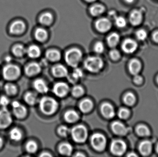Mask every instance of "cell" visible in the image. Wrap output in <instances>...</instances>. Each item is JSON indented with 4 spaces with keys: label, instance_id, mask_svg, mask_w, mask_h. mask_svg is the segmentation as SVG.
Returning <instances> with one entry per match:
<instances>
[{
    "label": "cell",
    "instance_id": "cell-41",
    "mask_svg": "<svg viewBox=\"0 0 158 157\" xmlns=\"http://www.w3.org/2000/svg\"><path fill=\"white\" fill-rule=\"evenodd\" d=\"M130 111L127 109L121 108L118 112V117L121 119H126L130 115Z\"/></svg>",
    "mask_w": 158,
    "mask_h": 157
},
{
    "label": "cell",
    "instance_id": "cell-33",
    "mask_svg": "<svg viewBox=\"0 0 158 157\" xmlns=\"http://www.w3.org/2000/svg\"><path fill=\"white\" fill-rule=\"evenodd\" d=\"M136 132L138 135L142 136H147L150 134L148 128L144 125H140L136 128Z\"/></svg>",
    "mask_w": 158,
    "mask_h": 157
},
{
    "label": "cell",
    "instance_id": "cell-52",
    "mask_svg": "<svg viewBox=\"0 0 158 157\" xmlns=\"http://www.w3.org/2000/svg\"><path fill=\"white\" fill-rule=\"evenodd\" d=\"M128 156L129 157H136L137 156V155H135V154H134V153H131V154H129V155H128Z\"/></svg>",
    "mask_w": 158,
    "mask_h": 157
},
{
    "label": "cell",
    "instance_id": "cell-12",
    "mask_svg": "<svg viewBox=\"0 0 158 157\" xmlns=\"http://www.w3.org/2000/svg\"><path fill=\"white\" fill-rule=\"evenodd\" d=\"M138 47V44L135 41L131 39L125 40L123 43L122 48L124 52L132 53L135 52Z\"/></svg>",
    "mask_w": 158,
    "mask_h": 157
},
{
    "label": "cell",
    "instance_id": "cell-1",
    "mask_svg": "<svg viewBox=\"0 0 158 157\" xmlns=\"http://www.w3.org/2000/svg\"><path fill=\"white\" fill-rule=\"evenodd\" d=\"M58 107L57 101L48 97H44L40 101V107L43 113L46 115H51L56 111Z\"/></svg>",
    "mask_w": 158,
    "mask_h": 157
},
{
    "label": "cell",
    "instance_id": "cell-37",
    "mask_svg": "<svg viewBox=\"0 0 158 157\" xmlns=\"http://www.w3.org/2000/svg\"><path fill=\"white\" fill-rule=\"evenodd\" d=\"M26 150L30 154H33L37 151L38 149V145L35 142L33 141H30L26 145Z\"/></svg>",
    "mask_w": 158,
    "mask_h": 157
},
{
    "label": "cell",
    "instance_id": "cell-56",
    "mask_svg": "<svg viewBox=\"0 0 158 157\" xmlns=\"http://www.w3.org/2000/svg\"><path fill=\"white\" fill-rule=\"evenodd\" d=\"M86 2H94L96 0H85Z\"/></svg>",
    "mask_w": 158,
    "mask_h": 157
},
{
    "label": "cell",
    "instance_id": "cell-21",
    "mask_svg": "<svg viewBox=\"0 0 158 157\" xmlns=\"http://www.w3.org/2000/svg\"><path fill=\"white\" fill-rule=\"evenodd\" d=\"M141 67H142V65L141 63L136 59H133L130 62L129 69L131 73L134 75L138 74L141 70Z\"/></svg>",
    "mask_w": 158,
    "mask_h": 157
},
{
    "label": "cell",
    "instance_id": "cell-47",
    "mask_svg": "<svg viewBox=\"0 0 158 157\" xmlns=\"http://www.w3.org/2000/svg\"><path fill=\"white\" fill-rule=\"evenodd\" d=\"M134 82L136 84H140L143 82V78L142 77L138 75H135L134 78Z\"/></svg>",
    "mask_w": 158,
    "mask_h": 157
},
{
    "label": "cell",
    "instance_id": "cell-24",
    "mask_svg": "<svg viewBox=\"0 0 158 157\" xmlns=\"http://www.w3.org/2000/svg\"><path fill=\"white\" fill-rule=\"evenodd\" d=\"M93 107L92 101L89 99H85L80 103L79 108L81 111L84 113L89 112Z\"/></svg>",
    "mask_w": 158,
    "mask_h": 157
},
{
    "label": "cell",
    "instance_id": "cell-23",
    "mask_svg": "<svg viewBox=\"0 0 158 157\" xmlns=\"http://www.w3.org/2000/svg\"><path fill=\"white\" fill-rule=\"evenodd\" d=\"M46 58L52 61H57L61 58V54L56 50H49L46 53Z\"/></svg>",
    "mask_w": 158,
    "mask_h": 157
},
{
    "label": "cell",
    "instance_id": "cell-31",
    "mask_svg": "<svg viewBox=\"0 0 158 157\" xmlns=\"http://www.w3.org/2000/svg\"><path fill=\"white\" fill-rule=\"evenodd\" d=\"M40 21L42 25H50L53 21V15L50 13H44L41 16Z\"/></svg>",
    "mask_w": 158,
    "mask_h": 157
},
{
    "label": "cell",
    "instance_id": "cell-26",
    "mask_svg": "<svg viewBox=\"0 0 158 157\" xmlns=\"http://www.w3.org/2000/svg\"><path fill=\"white\" fill-rule=\"evenodd\" d=\"M35 37L37 40L42 42L48 37V33L44 29L40 28L35 31Z\"/></svg>",
    "mask_w": 158,
    "mask_h": 157
},
{
    "label": "cell",
    "instance_id": "cell-42",
    "mask_svg": "<svg viewBox=\"0 0 158 157\" xmlns=\"http://www.w3.org/2000/svg\"><path fill=\"white\" fill-rule=\"evenodd\" d=\"M71 131L68 127L65 126H62L58 129V133L63 136H67L70 133Z\"/></svg>",
    "mask_w": 158,
    "mask_h": 157
},
{
    "label": "cell",
    "instance_id": "cell-38",
    "mask_svg": "<svg viewBox=\"0 0 158 157\" xmlns=\"http://www.w3.org/2000/svg\"><path fill=\"white\" fill-rule=\"evenodd\" d=\"M115 24L119 28H123L126 25V21L124 18L121 16H117L115 18Z\"/></svg>",
    "mask_w": 158,
    "mask_h": 157
},
{
    "label": "cell",
    "instance_id": "cell-51",
    "mask_svg": "<svg viewBox=\"0 0 158 157\" xmlns=\"http://www.w3.org/2000/svg\"><path fill=\"white\" fill-rule=\"evenodd\" d=\"M3 144V141L2 139L0 137V148L2 147Z\"/></svg>",
    "mask_w": 158,
    "mask_h": 157
},
{
    "label": "cell",
    "instance_id": "cell-35",
    "mask_svg": "<svg viewBox=\"0 0 158 157\" xmlns=\"http://www.w3.org/2000/svg\"><path fill=\"white\" fill-rule=\"evenodd\" d=\"M4 90L6 94L9 96H13L17 93L16 87L12 84H7L4 86Z\"/></svg>",
    "mask_w": 158,
    "mask_h": 157
},
{
    "label": "cell",
    "instance_id": "cell-27",
    "mask_svg": "<svg viewBox=\"0 0 158 157\" xmlns=\"http://www.w3.org/2000/svg\"><path fill=\"white\" fill-rule=\"evenodd\" d=\"M73 151V147L71 145L68 143L62 144L59 147V152L64 155L70 156Z\"/></svg>",
    "mask_w": 158,
    "mask_h": 157
},
{
    "label": "cell",
    "instance_id": "cell-6",
    "mask_svg": "<svg viewBox=\"0 0 158 157\" xmlns=\"http://www.w3.org/2000/svg\"><path fill=\"white\" fill-rule=\"evenodd\" d=\"M91 142L93 147L97 151L104 150L106 146V137L100 134L96 133L93 135L91 137Z\"/></svg>",
    "mask_w": 158,
    "mask_h": 157
},
{
    "label": "cell",
    "instance_id": "cell-5",
    "mask_svg": "<svg viewBox=\"0 0 158 157\" xmlns=\"http://www.w3.org/2000/svg\"><path fill=\"white\" fill-rule=\"evenodd\" d=\"M20 70L19 67L14 65H7L3 69L4 78L8 81L16 80L19 77Z\"/></svg>",
    "mask_w": 158,
    "mask_h": 157
},
{
    "label": "cell",
    "instance_id": "cell-53",
    "mask_svg": "<svg viewBox=\"0 0 158 157\" xmlns=\"http://www.w3.org/2000/svg\"><path fill=\"white\" fill-rule=\"evenodd\" d=\"M124 1L128 3H131L134 1V0H124Z\"/></svg>",
    "mask_w": 158,
    "mask_h": 157
},
{
    "label": "cell",
    "instance_id": "cell-13",
    "mask_svg": "<svg viewBox=\"0 0 158 157\" xmlns=\"http://www.w3.org/2000/svg\"><path fill=\"white\" fill-rule=\"evenodd\" d=\"M25 29V23L20 20H18L12 24L10 28V31L13 34H19L22 33Z\"/></svg>",
    "mask_w": 158,
    "mask_h": 157
},
{
    "label": "cell",
    "instance_id": "cell-36",
    "mask_svg": "<svg viewBox=\"0 0 158 157\" xmlns=\"http://www.w3.org/2000/svg\"><path fill=\"white\" fill-rule=\"evenodd\" d=\"M124 103L128 106H132L135 101V97L132 93H127L123 98Z\"/></svg>",
    "mask_w": 158,
    "mask_h": 157
},
{
    "label": "cell",
    "instance_id": "cell-3",
    "mask_svg": "<svg viewBox=\"0 0 158 157\" xmlns=\"http://www.w3.org/2000/svg\"><path fill=\"white\" fill-rule=\"evenodd\" d=\"M104 65L101 58L98 57H90L84 62V66L86 70L92 73H97L100 71Z\"/></svg>",
    "mask_w": 158,
    "mask_h": 157
},
{
    "label": "cell",
    "instance_id": "cell-29",
    "mask_svg": "<svg viewBox=\"0 0 158 157\" xmlns=\"http://www.w3.org/2000/svg\"><path fill=\"white\" fill-rule=\"evenodd\" d=\"M9 136L11 140L15 142H18L22 138V134L21 131L18 128H14L10 131Z\"/></svg>",
    "mask_w": 158,
    "mask_h": 157
},
{
    "label": "cell",
    "instance_id": "cell-32",
    "mask_svg": "<svg viewBox=\"0 0 158 157\" xmlns=\"http://www.w3.org/2000/svg\"><path fill=\"white\" fill-rule=\"evenodd\" d=\"M27 50L23 46L18 45L15 46L13 49V52L15 56L17 57H21L26 53Z\"/></svg>",
    "mask_w": 158,
    "mask_h": 157
},
{
    "label": "cell",
    "instance_id": "cell-39",
    "mask_svg": "<svg viewBox=\"0 0 158 157\" xmlns=\"http://www.w3.org/2000/svg\"><path fill=\"white\" fill-rule=\"evenodd\" d=\"M72 93L74 96L78 97L81 96L83 94L84 90L80 86H75L72 89Z\"/></svg>",
    "mask_w": 158,
    "mask_h": 157
},
{
    "label": "cell",
    "instance_id": "cell-57",
    "mask_svg": "<svg viewBox=\"0 0 158 157\" xmlns=\"http://www.w3.org/2000/svg\"><path fill=\"white\" fill-rule=\"evenodd\" d=\"M156 151H157V153H158V144L157 146V147H156Z\"/></svg>",
    "mask_w": 158,
    "mask_h": 157
},
{
    "label": "cell",
    "instance_id": "cell-7",
    "mask_svg": "<svg viewBox=\"0 0 158 157\" xmlns=\"http://www.w3.org/2000/svg\"><path fill=\"white\" fill-rule=\"evenodd\" d=\"M12 122V118L6 108L0 110V129H5L10 126Z\"/></svg>",
    "mask_w": 158,
    "mask_h": 157
},
{
    "label": "cell",
    "instance_id": "cell-16",
    "mask_svg": "<svg viewBox=\"0 0 158 157\" xmlns=\"http://www.w3.org/2000/svg\"><path fill=\"white\" fill-rule=\"evenodd\" d=\"M41 71V66L37 63H32L28 65L25 69V72L27 75L32 76L40 73Z\"/></svg>",
    "mask_w": 158,
    "mask_h": 157
},
{
    "label": "cell",
    "instance_id": "cell-46",
    "mask_svg": "<svg viewBox=\"0 0 158 157\" xmlns=\"http://www.w3.org/2000/svg\"><path fill=\"white\" fill-rule=\"evenodd\" d=\"M110 57L114 60H118L120 56V53L117 49H113L110 51Z\"/></svg>",
    "mask_w": 158,
    "mask_h": 157
},
{
    "label": "cell",
    "instance_id": "cell-43",
    "mask_svg": "<svg viewBox=\"0 0 158 157\" xmlns=\"http://www.w3.org/2000/svg\"><path fill=\"white\" fill-rule=\"evenodd\" d=\"M104 44L101 41H98L94 45V50L95 52L96 53H102L104 51Z\"/></svg>",
    "mask_w": 158,
    "mask_h": 157
},
{
    "label": "cell",
    "instance_id": "cell-8",
    "mask_svg": "<svg viewBox=\"0 0 158 157\" xmlns=\"http://www.w3.org/2000/svg\"><path fill=\"white\" fill-rule=\"evenodd\" d=\"M127 146L125 143L120 140H114L111 143L110 150L112 154L117 156H122L126 151Z\"/></svg>",
    "mask_w": 158,
    "mask_h": 157
},
{
    "label": "cell",
    "instance_id": "cell-2",
    "mask_svg": "<svg viewBox=\"0 0 158 157\" xmlns=\"http://www.w3.org/2000/svg\"><path fill=\"white\" fill-rule=\"evenodd\" d=\"M82 52L79 49L73 48L67 52L65 54V61L71 67L76 68L81 60Z\"/></svg>",
    "mask_w": 158,
    "mask_h": 157
},
{
    "label": "cell",
    "instance_id": "cell-15",
    "mask_svg": "<svg viewBox=\"0 0 158 157\" xmlns=\"http://www.w3.org/2000/svg\"><path fill=\"white\" fill-rule=\"evenodd\" d=\"M111 127L113 132L118 135H124L127 133V128L123 124L120 122L116 121L113 123Z\"/></svg>",
    "mask_w": 158,
    "mask_h": 157
},
{
    "label": "cell",
    "instance_id": "cell-58",
    "mask_svg": "<svg viewBox=\"0 0 158 157\" xmlns=\"http://www.w3.org/2000/svg\"><path fill=\"white\" fill-rule=\"evenodd\" d=\"M157 82H158V77H157Z\"/></svg>",
    "mask_w": 158,
    "mask_h": 157
},
{
    "label": "cell",
    "instance_id": "cell-45",
    "mask_svg": "<svg viewBox=\"0 0 158 157\" xmlns=\"http://www.w3.org/2000/svg\"><path fill=\"white\" fill-rule=\"evenodd\" d=\"M9 100L5 96H2L0 98V105L3 108H6V106L9 104Z\"/></svg>",
    "mask_w": 158,
    "mask_h": 157
},
{
    "label": "cell",
    "instance_id": "cell-4",
    "mask_svg": "<svg viewBox=\"0 0 158 157\" xmlns=\"http://www.w3.org/2000/svg\"><path fill=\"white\" fill-rule=\"evenodd\" d=\"M70 132L74 141L78 143H84L88 136V132L86 128L81 125L75 126Z\"/></svg>",
    "mask_w": 158,
    "mask_h": 157
},
{
    "label": "cell",
    "instance_id": "cell-49",
    "mask_svg": "<svg viewBox=\"0 0 158 157\" xmlns=\"http://www.w3.org/2000/svg\"><path fill=\"white\" fill-rule=\"evenodd\" d=\"M153 38L155 41L158 43V31H156L153 34Z\"/></svg>",
    "mask_w": 158,
    "mask_h": 157
},
{
    "label": "cell",
    "instance_id": "cell-11",
    "mask_svg": "<svg viewBox=\"0 0 158 157\" xmlns=\"http://www.w3.org/2000/svg\"><path fill=\"white\" fill-rule=\"evenodd\" d=\"M69 91V87L65 83H58L56 84L53 87V92L59 97L65 96Z\"/></svg>",
    "mask_w": 158,
    "mask_h": 157
},
{
    "label": "cell",
    "instance_id": "cell-50",
    "mask_svg": "<svg viewBox=\"0 0 158 157\" xmlns=\"http://www.w3.org/2000/svg\"><path fill=\"white\" fill-rule=\"evenodd\" d=\"M41 157H52V155L50 154H48V153H43L42 155H40Z\"/></svg>",
    "mask_w": 158,
    "mask_h": 157
},
{
    "label": "cell",
    "instance_id": "cell-9",
    "mask_svg": "<svg viewBox=\"0 0 158 157\" xmlns=\"http://www.w3.org/2000/svg\"><path fill=\"white\" fill-rule=\"evenodd\" d=\"M14 115L19 119H22L27 115V109L17 101H14L12 104Z\"/></svg>",
    "mask_w": 158,
    "mask_h": 157
},
{
    "label": "cell",
    "instance_id": "cell-17",
    "mask_svg": "<svg viewBox=\"0 0 158 157\" xmlns=\"http://www.w3.org/2000/svg\"><path fill=\"white\" fill-rule=\"evenodd\" d=\"M142 14L138 10H135L131 12L130 16V21L131 24L134 26L140 25L142 21Z\"/></svg>",
    "mask_w": 158,
    "mask_h": 157
},
{
    "label": "cell",
    "instance_id": "cell-20",
    "mask_svg": "<svg viewBox=\"0 0 158 157\" xmlns=\"http://www.w3.org/2000/svg\"><path fill=\"white\" fill-rule=\"evenodd\" d=\"M152 143L148 141L142 142L139 146V151L141 154L144 156L149 155L152 151Z\"/></svg>",
    "mask_w": 158,
    "mask_h": 157
},
{
    "label": "cell",
    "instance_id": "cell-19",
    "mask_svg": "<svg viewBox=\"0 0 158 157\" xmlns=\"http://www.w3.org/2000/svg\"><path fill=\"white\" fill-rule=\"evenodd\" d=\"M33 86L35 89L39 93H46L48 91V86L44 80L40 79H37L33 83Z\"/></svg>",
    "mask_w": 158,
    "mask_h": 157
},
{
    "label": "cell",
    "instance_id": "cell-28",
    "mask_svg": "<svg viewBox=\"0 0 158 157\" xmlns=\"http://www.w3.org/2000/svg\"><path fill=\"white\" fill-rule=\"evenodd\" d=\"M120 37L118 34L116 33H113L110 34L107 38V42L109 46L111 48L116 47L119 41Z\"/></svg>",
    "mask_w": 158,
    "mask_h": 157
},
{
    "label": "cell",
    "instance_id": "cell-18",
    "mask_svg": "<svg viewBox=\"0 0 158 157\" xmlns=\"http://www.w3.org/2000/svg\"><path fill=\"white\" fill-rule=\"evenodd\" d=\"M53 74L57 77H63L68 76V71L66 68L61 65H57L53 67L52 69Z\"/></svg>",
    "mask_w": 158,
    "mask_h": 157
},
{
    "label": "cell",
    "instance_id": "cell-34",
    "mask_svg": "<svg viewBox=\"0 0 158 157\" xmlns=\"http://www.w3.org/2000/svg\"><path fill=\"white\" fill-rule=\"evenodd\" d=\"M25 100L29 105H33L37 102V96L33 93L28 92L25 95Z\"/></svg>",
    "mask_w": 158,
    "mask_h": 157
},
{
    "label": "cell",
    "instance_id": "cell-54",
    "mask_svg": "<svg viewBox=\"0 0 158 157\" xmlns=\"http://www.w3.org/2000/svg\"><path fill=\"white\" fill-rule=\"evenodd\" d=\"M76 156L77 157H84L85 156L84 155H82V154H81V153H78L77 154V155H76Z\"/></svg>",
    "mask_w": 158,
    "mask_h": 157
},
{
    "label": "cell",
    "instance_id": "cell-55",
    "mask_svg": "<svg viewBox=\"0 0 158 157\" xmlns=\"http://www.w3.org/2000/svg\"><path fill=\"white\" fill-rule=\"evenodd\" d=\"M11 59L10 57H7L6 58V62H9L10 61H11Z\"/></svg>",
    "mask_w": 158,
    "mask_h": 157
},
{
    "label": "cell",
    "instance_id": "cell-14",
    "mask_svg": "<svg viewBox=\"0 0 158 157\" xmlns=\"http://www.w3.org/2000/svg\"><path fill=\"white\" fill-rule=\"evenodd\" d=\"M101 111L103 116L106 118H112L115 116L114 108L109 103H106L103 104L101 108Z\"/></svg>",
    "mask_w": 158,
    "mask_h": 157
},
{
    "label": "cell",
    "instance_id": "cell-40",
    "mask_svg": "<svg viewBox=\"0 0 158 157\" xmlns=\"http://www.w3.org/2000/svg\"><path fill=\"white\" fill-rule=\"evenodd\" d=\"M147 33L144 29H140L136 33V37L140 41H144L147 37Z\"/></svg>",
    "mask_w": 158,
    "mask_h": 157
},
{
    "label": "cell",
    "instance_id": "cell-44",
    "mask_svg": "<svg viewBox=\"0 0 158 157\" xmlns=\"http://www.w3.org/2000/svg\"><path fill=\"white\" fill-rule=\"evenodd\" d=\"M72 75L77 80H78L79 78L82 77V71L79 68H75Z\"/></svg>",
    "mask_w": 158,
    "mask_h": 157
},
{
    "label": "cell",
    "instance_id": "cell-30",
    "mask_svg": "<svg viewBox=\"0 0 158 157\" xmlns=\"http://www.w3.org/2000/svg\"><path fill=\"white\" fill-rule=\"evenodd\" d=\"M105 11V7L100 4H95L91 6L90 12L91 14L94 16H97L103 14Z\"/></svg>",
    "mask_w": 158,
    "mask_h": 157
},
{
    "label": "cell",
    "instance_id": "cell-10",
    "mask_svg": "<svg viewBox=\"0 0 158 157\" xmlns=\"http://www.w3.org/2000/svg\"><path fill=\"white\" fill-rule=\"evenodd\" d=\"M95 26L99 32H106L111 28V23L108 18H103L97 20L96 22Z\"/></svg>",
    "mask_w": 158,
    "mask_h": 157
},
{
    "label": "cell",
    "instance_id": "cell-22",
    "mask_svg": "<svg viewBox=\"0 0 158 157\" xmlns=\"http://www.w3.org/2000/svg\"><path fill=\"white\" fill-rule=\"evenodd\" d=\"M26 53L30 58H36L40 55L41 50L38 46L36 45H31L27 50Z\"/></svg>",
    "mask_w": 158,
    "mask_h": 157
},
{
    "label": "cell",
    "instance_id": "cell-48",
    "mask_svg": "<svg viewBox=\"0 0 158 157\" xmlns=\"http://www.w3.org/2000/svg\"><path fill=\"white\" fill-rule=\"evenodd\" d=\"M109 17L112 19H115L116 17L117 16L116 12L114 11H111L109 13Z\"/></svg>",
    "mask_w": 158,
    "mask_h": 157
},
{
    "label": "cell",
    "instance_id": "cell-25",
    "mask_svg": "<svg viewBox=\"0 0 158 157\" xmlns=\"http://www.w3.org/2000/svg\"><path fill=\"white\" fill-rule=\"evenodd\" d=\"M64 119L67 122L72 123L78 120L79 115L75 111L69 110L65 114Z\"/></svg>",
    "mask_w": 158,
    "mask_h": 157
}]
</instances>
